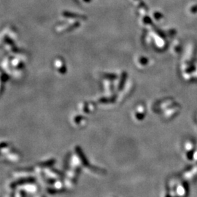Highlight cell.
I'll return each mask as SVG.
<instances>
[{
	"label": "cell",
	"mask_w": 197,
	"mask_h": 197,
	"mask_svg": "<svg viewBox=\"0 0 197 197\" xmlns=\"http://www.w3.org/2000/svg\"><path fill=\"white\" fill-rule=\"evenodd\" d=\"M80 21H77V20H71V22L69 21L66 24H63L62 26H58L56 27V30L58 32H64L70 31L73 28H75L78 27L81 25L80 24Z\"/></svg>",
	"instance_id": "6da1fadb"
},
{
	"label": "cell",
	"mask_w": 197,
	"mask_h": 197,
	"mask_svg": "<svg viewBox=\"0 0 197 197\" xmlns=\"http://www.w3.org/2000/svg\"><path fill=\"white\" fill-rule=\"evenodd\" d=\"M62 17L67 19H71V20H77V21L85 19V17L83 16V15L77 14V13H67V12H64L62 13Z\"/></svg>",
	"instance_id": "7a4b0ae2"
}]
</instances>
